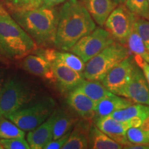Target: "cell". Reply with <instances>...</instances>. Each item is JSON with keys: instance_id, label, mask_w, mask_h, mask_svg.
Wrapping results in <instances>:
<instances>
[{"instance_id": "1", "label": "cell", "mask_w": 149, "mask_h": 149, "mask_svg": "<svg viewBox=\"0 0 149 149\" xmlns=\"http://www.w3.org/2000/svg\"><path fill=\"white\" fill-rule=\"evenodd\" d=\"M95 28V22L79 0H66L59 11L54 45L61 51H70L81 37Z\"/></svg>"}, {"instance_id": "2", "label": "cell", "mask_w": 149, "mask_h": 149, "mask_svg": "<svg viewBox=\"0 0 149 149\" xmlns=\"http://www.w3.org/2000/svg\"><path fill=\"white\" fill-rule=\"evenodd\" d=\"M11 15L37 46L54 44L59 20V12L55 7L43 5L33 10L11 12Z\"/></svg>"}, {"instance_id": "3", "label": "cell", "mask_w": 149, "mask_h": 149, "mask_svg": "<svg viewBox=\"0 0 149 149\" xmlns=\"http://www.w3.org/2000/svg\"><path fill=\"white\" fill-rule=\"evenodd\" d=\"M37 46L2 4L0 3V55L18 60L33 53Z\"/></svg>"}, {"instance_id": "4", "label": "cell", "mask_w": 149, "mask_h": 149, "mask_svg": "<svg viewBox=\"0 0 149 149\" xmlns=\"http://www.w3.org/2000/svg\"><path fill=\"white\" fill-rule=\"evenodd\" d=\"M127 46L115 42L86 62L85 79L102 81L108 72L130 55Z\"/></svg>"}, {"instance_id": "5", "label": "cell", "mask_w": 149, "mask_h": 149, "mask_svg": "<svg viewBox=\"0 0 149 149\" xmlns=\"http://www.w3.org/2000/svg\"><path fill=\"white\" fill-rule=\"evenodd\" d=\"M35 91L26 81L13 78L3 84L0 91V115L6 117L27 106Z\"/></svg>"}, {"instance_id": "6", "label": "cell", "mask_w": 149, "mask_h": 149, "mask_svg": "<svg viewBox=\"0 0 149 149\" xmlns=\"http://www.w3.org/2000/svg\"><path fill=\"white\" fill-rule=\"evenodd\" d=\"M55 110V100L51 97H46L36 103L26 106L6 117L24 131H31L45 122Z\"/></svg>"}, {"instance_id": "7", "label": "cell", "mask_w": 149, "mask_h": 149, "mask_svg": "<svg viewBox=\"0 0 149 149\" xmlns=\"http://www.w3.org/2000/svg\"><path fill=\"white\" fill-rule=\"evenodd\" d=\"M137 17L122 3L112 11L104 26L115 42L126 46Z\"/></svg>"}, {"instance_id": "8", "label": "cell", "mask_w": 149, "mask_h": 149, "mask_svg": "<svg viewBox=\"0 0 149 149\" xmlns=\"http://www.w3.org/2000/svg\"><path fill=\"white\" fill-rule=\"evenodd\" d=\"M115 42L107 30L96 27L88 35L81 37L70 51L79 56L86 63Z\"/></svg>"}, {"instance_id": "9", "label": "cell", "mask_w": 149, "mask_h": 149, "mask_svg": "<svg viewBox=\"0 0 149 149\" xmlns=\"http://www.w3.org/2000/svg\"><path fill=\"white\" fill-rule=\"evenodd\" d=\"M136 65L134 55H130L108 72L102 83L107 90L120 96L121 93L129 82Z\"/></svg>"}, {"instance_id": "10", "label": "cell", "mask_w": 149, "mask_h": 149, "mask_svg": "<svg viewBox=\"0 0 149 149\" xmlns=\"http://www.w3.org/2000/svg\"><path fill=\"white\" fill-rule=\"evenodd\" d=\"M124 97L136 104L149 106V86L142 70L136 64L129 82L121 93Z\"/></svg>"}, {"instance_id": "11", "label": "cell", "mask_w": 149, "mask_h": 149, "mask_svg": "<svg viewBox=\"0 0 149 149\" xmlns=\"http://www.w3.org/2000/svg\"><path fill=\"white\" fill-rule=\"evenodd\" d=\"M55 82L61 93H69L84 80L82 74L67 66L57 59L51 61Z\"/></svg>"}, {"instance_id": "12", "label": "cell", "mask_w": 149, "mask_h": 149, "mask_svg": "<svg viewBox=\"0 0 149 149\" xmlns=\"http://www.w3.org/2000/svg\"><path fill=\"white\" fill-rule=\"evenodd\" d=\"M95 122L99 129L123 147L130 144L126 137V131L130 128L127 121L121 122L109 115L95 119Z\"/></svg>"}, {"instance_id": "13", "label": "cell", "mask_w": 149, "mask_h": 149, "mask_svg": "<svg viewBox=\"0 0 149 149\" xmlns=\"http://www.w3.org/2000/svg\"><path fill=\"white\" fill-rule=\"evenodd\" d=\"M67 104L84 120L94 119L95 103L78 88L68 93Z\"/></svg>"}, {"instance_id": "14", "label": "cell", "mask_w": 149, "mask_h": 149, "mask_svg": "<svg viewBox=\"0 0 149 149\" xmlns=\"http://www.w3.org/2000/svg\"><path fill=\"white\" fill-rule=\"evenodd\" d=\"M56 109L53 114L35 129L29 131L26 140L31 148L43 149L48 143L53 140V124Z\"/></svg>"}, {"instance_id": "15", "label": "cell", "mask_w": 149, "mask_h": 149, "mask_svg": "<svg viewBox=\"0 0 149 149\" xmlns=\"http://www.w3.org/2000/svg\"><path fill=\"white\" fill-rule=\"evenodd\" d=\"M22 66L30 73L55 82L51 64L40 56L33 53L26 56L22 62Z\"/></svg>"}, {"instance_id": "16", "label": "cell", "mask_w": 149, "mask_h": 149, "mask_svg": "<svg viewBox=\"0 0 149 149\" xmlns=\"http://www.w3.org/2000/svg\"><path fill=\"white\" fill-rule=\"evenodd\" d=\"M95 22L104 26L106 20L117 6L113 0H79Z\"/></svg>"}, {"instance_id": "17", "label": "cell", "mask_w": 149, "mask_h": 149, "mask_svg": "<svg viewBox=\"0 0 149 149\" xmlns=\"http://www.w3.org/2000/svg\"><path fill=\"white\" fill-rule=\"evenodd\" d=\"M133 103L129 99L112 93L111 95L95 103L94 119L109 116L114 112L129 107Z\"/></svg>"}, {"instance_id": "18", "label": "cell", "mask_w": 149, "mask_h": 149, "mask_svg": "<svg viewBox=\"0 0 149 149\" xmlns=\"http://www.w3.org/2000/svg\"><path fill=\"white\" fill-rule=\"evenodd\" d=\"M91 126L89 120H87L76 124L62 149L88 148V133Z\"/></svg>"}, {"instance_id": "19", "label": "cell", "mask_w": 149, "mask_h": 149, "mask_svg": "<svg viewBox=\"0 0 149 149\" xmlns=\"http://www.w3.org/2000/svg\"><path fill=\"white\" fill-rule=\"evenodd\" d=\"M88 148L121 149L123 146L103 133L95 124H91L88 133Z\"/></svg>"}, {"instance_id": "20", "label": "cell", "mask_w": 149, "mask_h": 149, "mask_svg": "<svg viewBox=\"0 0 149 149\" xmlns=\"http://www.w3.org/2000/svg\"><path fill=\"white\" fill-rule=\"evenodd\" d=\"M110 116L121 122H126L135 118L144 120L149 116V106L141 104H131L129 107L114 112Z\"/></svg>"}, {"instance_id": "21", "label": "cell", "mask_w": 149, "mask_h": 149, "mask_svg": "<svg viewBox=\"0 0 149 149\" xmlns=\"http://www.w3.org/2000/svg\"><path fill=\"white\" fill-rule=\"evenodd\" d=\"M77 88L82 91L95 103H97L112 94V93L108 91L104 86L102 81L96 80L84 79Z\"/></svg>"}, {"instance_id": "22", "label": "cell", "mask_w": 149, "mask_h": 149, "mask_svg": "<svg viewBox=\"0 0 149 149\" xmlns=\"http://www.w3.org/2000/svg\"><path fill=\"white\" fill-rule=\"evenodd\" d=\"M76 120L71 115L62 109H56L55 119L53 124V140L62 137L71 130Z\"/></svg>"}, {"instance_id": "23", "label": "cell", "mask_w": 149, "mask_h": 149, "mask_svg": "<svg viewBox=\"0 0 149 149\" xmlns=\"http://www.w3.org/2000/svg\"><path fill=\"white\" fill-rule=\"evenodd\" d=\"M54 59H57L79 73L82 74L85 69L86 63L79 56L72 53L57 51L55 50Z\"/></svg>"}, {"instance_id": "24", "label": "cell", "mask_w": 149, "mask_h": 149, "mask_svg": "<svg viewBox=\"0 0 149 149\" xmlns=\"http://www.w3.org/2000/svg\"><path fill=\"white\" fill-rule=\"evenodd\" d=\"M25 131L20 129L12 121L0 115V139L25 137Z\"/></svg>"}, {"instance_id": "25", "label": "cell", "mask_w": 149, "mask_h": 149, "mask_svg": "<svg viewBox=\"0 0 149 149\" xmlns=\"http://www.w3.org/2000/svg\"><path fill=\"white\" fill-rule=\"evenodd\" d=\"M126 46H127L130 53L133 55H139L143 57L149 53V51L145 45L142 38L134 27L128 37Z\"/></svg>"}, {"instance_id": "26", "label": "cell", "mask_w": 149, "mask_h": 149, "mask_svg": "<svg viewBox=\"0 0 149 149\" xmlns=\"http://www.w3.org/2000/svg\"><path fill=\"white\" fill-rule=\"evenodd\" d=\"M4 2L10 13L33 10L44 5V0H5Z\"/></svg>"}, {"instance_id": "27", "label": "cell", "mask_w": 149, "mask_h": 149, "mask_svg": "<svg viewBox=\"0 0 149 149\" xmlns=\"http://www.w3.org/2000/svg\"><path fill=\"white\" fill-rule=\"evenodd\" d=\"M124 5L136 16L149 20V0H126Z\"/></svg>"}, {"instance_id": "28", "label": "cell", "mask_w": 149, "mask_h": 149, "mask_svg": "<svg viewBox=\"0 0 149 149\" xmlns=\"http://www.w3.org/2000/svg\"><path fill=\"white\" fill-rule=\"evenodd\" d=\"M126 137L130 144H149V130L140 127H132L126 131Z\"/></svg>"}, {"instance_id": "29", "label": "cell", "mask_w": 149, "mask_h": 149, "mask_svg": "<svg viewBox=\"0 0 149 149\" xmlns=\"http://www.w3.org/2000/svg\"><path fill=\"white\" fill-rule=\"evenodd\" d=\"M0 148L3 149H30L31 147L25 137H15L0 139Z\"/></svg>"}, {"instance_id": "30", "label": "cell", "mask_w": 149, "mask_h": 149, "mask_svg": "<svg viewBox=\"0 0 149 149\" xmlns=\"http://www.w3.org/2000/svg\"><path fill=\"white\" fill-rule=\"evenodd\" d=\"M134 28L139 33L149 51V20L137 17Z\"/></svg>"}, {"instance_id": "31", "label": "cell", "mask_w": 149, "mask_h": 149, "mask_svg": "<svg viewBox=\"0 0 149 149\" xmlns=\"http://www.w3.org/2000/svg\"><path fill=\"white\" fill-rule=\"evenodd\" d=\"M70 133H71V130H69L68 132H67V133L66 134H64L62 137H59V138L55 139V140L51 141L49 143H48V144L46 145L44 149L62 148V147L64 146L65 143L66 142L67 140H68Z\"/></svg>"}, {"instance_id": "32", "label": "cell", "mask_w": 149, "mask_h": 149, "mask_svg": "<svg viewBox=\"0 0 149 149\" xmlns=\"http://www.w3.org/2000/svg\"><path fill=\"white\" fill-rule=\"evenodd\" d=\"M134 57H135L136 64L138 65V66L142 70L144 77L146 78L149 86V63L147 62L146 60H144L142 57L139 55H134Z\"/></svg>"}, {"instance_id": "33", "label": "cell", "mask_w": 149, "mask_h": 149, "mask_svg": "<svg viewBox=\"0 0 149 149\" xmlns=\"http://www.w3.org/2000/svg\"><path fill=\"white\" fill-rule=\"evenodd\" d=\"M123 148L126 149H149V144H130L124 146Z\"/></svg>"}, {"instance_id": "34", "label": "cell", "mask_w": 149, "mask_h": 149, "mask_svg": "<svg viewBox=\"0 0 149 149\" xmlns=\"http://www.w3.org/2000/svg\"><path fill=\"white\" fill-rule=\"evenodd\" d=\"M66 0H44V5L49 7H55L56 6L64 3Z\"/></svg>"}, {"instance_id": "35", "label": "cell", "mask_w": 149, "mask_h": 149, "mask_svg": "<svg viewBox=\"0 0 149 149\" xmlns=\"http://www.w3.org/2000/svg\"><path fill=\"white\" fill-rule=\"evenodd\" d=\"M113 1H114L117 5H120V4H122V3H124V2L126 1V0H113Z\"/></svg>"}, {"instance_id": "36", "label": "cell", "mask_w": 149, "mask_h": 149, "mask_svg": "<svg viewBox=\"0 0 149 149\" xmlns=\"http://www.w3.org/2000/svg\"><path fill=\"white\" fill-rule=\"evenodd\" d=\"M3 77L2 76H1V74H0V91H1V87H2V85H3Z\"/></svg>"}, {"instance_id": "37", "label": "cell", "mask_w": 149, "mask_h": 149, "mask_svg": "<svg viewBox=\"0 0 149 149\" xmlns=\"http://www.w3.org/2000/svg\"><path fill=\"white\" fill-rule=\"evenodd\" d=\"M143 59H144V60H146L147 62H148L149 63V53H148L147 54V55H144V57H142Z\"/></svg>"}]
</instances>
